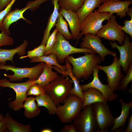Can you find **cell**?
Wrapping results in <instances>:
<instances>
[{
  "label": "cell",
  "mask_w": 132,
  "mask_h": 132,
  "mask_svg": "<svg viewBox=\"0 0 132 132\" xmlns=\"http://www.w3.org/2000/svg\"><path fill=\"white\" fill-rule=\"evenodd\" d=\"M85 53L84 55L77 58L69 55L66 58L72 65V72L78 80L88 79L93 75L94 68L101 62L100 56L96 54Z\"/></svg>",
  "instance_id": "obj_1"
},
{
  "label": "cell",
  "mask_w": 132,
  "mask_h": 132,
  "mask_svg": "<svg viewBox=\"0 0 132 132\" xmlns=\"http://www.w3.org/2000/svg\"><path fill=\"white\" fill-rule=\"evenodd\" d=\"M72 83L69 78L62 75L58 76L44 88L45 93L57 106L64 103L72 88Z\"/></svg>",
  "instance_id": "obj_2"
},
{
  "label": "cell",
  "mask_w": 132,
  "mask_h": 132,
  "mask_svg": "<svg viewBox=\"0 0 132 132\" xmlns=\"http://www.w3.org/2000/svg\"><path fill=\"white\" fill-rule=\"evenodd\" d=\"M64 103L57 106L55 114L62 122L71 123L81 111L83 101L77 96L69 94Z\"/></svg>",
  "instance_id": "obj_3"
},
{
  "label": "cell",
  "mask_w": 132,
  "mask_h": 132,
  "mask_svg": "<svg viewBox=\"0 0 132 132\" xmlns=\"http://www.w3.org/2000/svg\"><path fill=\"white\" fill-rule=\"evenodd\" d=\"M90 53L97 54L91 49L75 47L71 45L60 33L57 32L55 43L52 48L44 55L50 54H55L59 63H63L67 57L70 55L80 53Z\"/></svg>",
  "instance_id": "obj_4"
},
{
  "label": "cell",
  "mask_w": 132,
  "mask_h": 132,
  "mask_svg": "<svg viewBox=\"0 0 132 132\" xmlns=\"http://www.w3.org/2000/svg\"><path fill=\"white\" fill-rule=\"evenodd\" d=\"M45 64V63L41 62L33 67L20 68L11 65H6L0 63V70L11 71L14 73L12 75L3 74L11 81H21L25 78L35 81L42 73Z\"/></svg>",
  "instance_id": "obj_5"
},
{
  "label": "cell",
  "mask_w": 132,
  "mask_h": 132,
  "mask_svg": "<svg viewBox=\"0 0 132 132\" xmlns=\"http://www.w3.org/2000/svg\"><path fill=\"white\" fill-rule=\"evenodd\" d=\"M113 14L99 12L95 10L88 15L80 24L79 39L86 34L96 35L103 26V22L109 20Z\"/></svg>",
  "instance_id": "obj_6"
},
{
  "label": "cell",
  "mask_w": 132,
  "mask_h": 132,
  "mask_svg": "<svg viewBox=\"0 0 132 132\" xmlns=\"http://www.w3.org/2000/svg\"><path fill=\"white\" fill-rule=\"evenodd\" d=\"M93 111L97 127L96 132H108L109 128L113 124L115 117L112 114L107 102L93 104Z\"/></svg>",
  "instance_id": "obj_7"
},
{
  "label": "cell",
  "mask_w": 132,
  "mask_h": 132,
  "mask_svg": "<svg viewBox=\"0 0 132 132\" xmlns=\"http://www.w3.org/2000/svg\"><path fill=\"white\" fill-rule=\"evenodd\" d=\"M34 81L29 79L25 82L15 83L10 82L5 78L0 79V87L11 88L16 93L15 100L9 103V106L10 109L14 111H17L22 108L23 103L27 98V90L34 83Z\"/></svg>",
  "instance_id": "obj_8"
},
{
  "label": "cell",
  "mask_w": 132,
  "mask_h": 132,
  "mask_svg": "<svg viewBox=\"0 0 132 132\" xmlns=\"http://www.w3.org/2000/svg\"><path fill=\"white\" fill-rule=\"evenodd\" d=\"M82 109L73 120L77 132H96L97 127L93 112V104Z\"/></svg>",
  "instance_id": "obj_9"
},
{
  "label": "cell",
  "mask_w": 132,
  "mask_h": 132,
  "mask_svg": "<svg viewBox=\"0 0 132 132\" xmlns=\"http://www.w3.org/2000/svg\"><path fill=\"white\" fill-rule=\"evenodd\" d=\"M116 18V16L113 14L107 23L103 25L96 35L110 41H116L119 44L122 45L123 44L126 35L121 29L120 25L117 22Z\"/></svg>",
  "instance_id": "obj_10"
},
{
  "label": "cell",
  "mask_w": 132,
  "mask_h": 132,
  "mask_svg": "<svg viewBox=\"0 0 132 132\" xmlns=\"http://www.w3.org/2000/svg\"><path fill=\"white\" fill-rule=\"evenodd\" d=\"M112 63L105 66L98 65L96 67L106 74L108 85L114 91L120 90L121 80L124 77L121 71V66L117 55L114 56Z\"/></svg>",
  "instance_id": "obj_11"
},
{
  "label": "cell",
  "mask_w": 132,
  "mask_h": 132,
  "mask_svg": "<svg viewBox=\"0 0 132 132\" xmlns=\"http://www.w3.org/2000/svg\"><path fill=\"white\" fill-rule=\"evenodd\" d=\"M49 0H35L27 3L26 7L24 8L20 9H16L13 11H10L5 17L0 30L10 35L9 28L11 25L21 19L27 21L23 16L24 13L26 10L29 9H36L42 3Z\"/></svg>",
  "instance_id": "obj_12"
},
{
  "label": "cell",
  "mask_w": 132,
  "mask_h": 132,
  "mask_svg": "<svg viewBox=\"0 0 132 132\" xmlns=\"http://www.w3.org/2000/svg\"><path fill=\"white\" fill-rule=\"evenodd\" d=\"M84 35V37H81L83 41L80 44V48L88 49L95 51L99 54L101 61H104L106 55H110L113 56L116 55L115 52L109 50L104 45L100 37L96 35L87 33Z\"/></svg>",
  "instance_id": "obj_13"
},
{
  "label": "cell",
  "mask_w": 132,
  "mask_h": 132,
  "mask_svg": "<svg viewBox=\"0 0 132 132\" xmlns=\"http://www.w3.org/2000/svg\"><path fill=\"white\" fill-rule=\"evenodd\" d=\"M99 70L96 66L93 70L92 81L87 84L80 85L82 91H86L90 88H93L99 91L107 102H111L116 100L118 97V95L112 90L108 85L104 84L101 81L99 77Z\"/></svg>",
  "instance_id": "obj_14"
},
{
  "label": "cell",
  "mask_w": 132,
  "mask_h": 132,
  "mask_svg": "<svg viewBox=\"0 0 132 132\" xmlns=\"http://www.w3.org/2000/svg\"><path fill=\"white\" fill-rule=\"evenodd\" d=\"M111 47L117 48L120 55L119 60L123 72L126 73L130 66L132 64V42L130 41V36L126 35L123 44L120 46L116 42L110 41Z\"/></svg>",
  "instance_id": "obj_15"
},
{
  "label": "cell",
  "mask_w": 132,
  "mask_h": 132,
  "mask_svg": "<svg viewBox=\"0 0 132 132\" xmlns=\"http://www.w3.org/2000/svg\"><path fill=\"white\" fill-rule=\"evenodd\" d=\"M103 3L98 7V11L116 13L117 16L122 19L127 15L129 6L132 3V0L109 1Z\"/></svg>",
  "instance_id": "obj_16"
},
{
  "label": "cell",
  "mask_w": 132,
  "mask_h": 132,
  "mask_svg": "<svg viewBox=\"0 0 132 132\" xmlns=\"http://www.w3.org/2000/svg\"><path fill=\"white\" fill-rule=\"evenodd\" d=\"M59 12L67 22L73 39L77 40L78 43L80 33V23L77 12L62 8H60Z\"/></svg>",
  "instance_id": "obj_17"
},
{
  "label": "cell",
  "mask_w": 132,
  "mask_h": 132,
  "mask_svg": "<svg viewBox=\"0 0 132 132\" xmlns=\"http://www.w3.org/2000/svg\"><path fill=\"white\" fill-rule=\"evenodd\" d=\"M121 105V111L120 115L115 117L113 126L110 130L111 132H120L123 131L127 120L130 115V111L132 107V101L126 103L121 98L119 99Z\"/></svg>",
  "instance_id": "obj_18"
},
{
  "label": "cell",
  "mask_w": 132,
  "mask_h": 132,
  "mask_svg": "<svg viewBox=\"0 0 132 132\" xmlns=\"http://www.w3.org/2000/svg\"><path fill=\"white\" fill-rule=\"evenodd\" d=\"M28 45L26 40L16 48L12 49H0V63L5 65L6 62L10 61L14 64L13 59L16 54L21 56H23L26 53V50Z\"/></svg>",
  "instance_id": "obj_19"
},
{
  "label": "cell",
  "mask_w": 132,
  "mask_h": 132,
  "mask_svg": "<svg viewBox=\"0 0 132 132\" xmlns=\"http://www.w3.org/2000/svg\"><path fill=\"white\" fill-rule=\"evenodd\" d=\"M58 0H51L53 4V12L49 17L46 27L45 30L41 44L45 45L52 29L55 25L59 13L60 7L58 3Z\"/></svg>",
  "instance_id": "obj_20"
},
{
  "label": "cell",
  "mask_w": 132,
  "mask_h": 132,
  "mask_svg": "<svg viewBox=\"0 0 132 132\" xmlns=\"http://www.w3.org/2000/svg\"><path fill=\"white\" fill-rule=\"evenodd\" d=\"M53 66L45 64L42 73L34 83L44 88L58 76L57 73L52 70Z\"/></svg>",
  "instance_id": "obj_21"
},
{
  "label": "cell",
  "mask_w": 132,
  "mask_h": 132,
  "mask_svg": "<svg viewBox=\"0 0 132 132\" xmlns=\"http://www.w3.org/2000/svg\"><path fill=\"white\" fill-rule=\"evenodd\" d=\"M66 66V69L63 71V76L66 78H68L67 76H69L71 79L74 84V86L70 90L69 94L75 95L80 99L83 101L84 100V97L79 82L80 80H78L73 74L71 64L66 59L65 60Z\"/></svg>",
  "instance_id": "obj_22"
},
{
  "label": "cell",
  "mask_w": 132,
  "mask_h": 132,
  "mask_svg": "<svg viewBox=\"0 0 132 132\" xmlns=\"http://www.w3.org/2000/svg\"><path fill=\"white\" fill-rule=\"evenodd\" d=\"M84 100L82 108L85 106L98 102L107 101L101 93L97 89L90 88L83 91Z\"/></svg>",
  "instance_id": "obj_23"
},
{
  "label": "cell",
  "mask_w": 132,
  "mask_h": 132,
  "mask_svg": "<svg viewBox=\"0 0 132 132\" xmlns=\"http://www.w3.org/2000/svg\"><path fill=\"white\" fill-rule=\"evenodd\" d=\"M102 2V0H85L82 6L77 12L80 24Z\"/></svg>",
  "instance_id": "obj_24"
},
{
  "label": "cell",
  "mask_w": 132,
  "mask_h": 132,
  "mask_svg": "<svg viewBox=\"0 0 132 132\" xmlns=\"http://www.w3.org/2000/svg\"><path fill=\"white\" fill-rule=\"evenodd\" d=\"M35 101V97H34L27 98L23 104L22 108L24 109V114L28 119L32 118L37 116L41 113V110Z\"/></svg>",
  "instance_id": "obj_25"
},
{
  "label": "cell",
  "mask_w": 132,
  "mask_h": 132,
  "mask_svg": "<svg viewBox=\"0 0 132 132\" xmlns=\"http://www.w3.org/2000/svg\"><path fill=\"white\" fill-rule=\"evenodd\" d=\"M7 129L10 132H30L31 131L30 124L24 125L13 119L9 113L4 117Z\"/></svg>",
  "instance_id": "obj_26"
},
{
  "label": "cell",
  "mask_w": 132,
  "mask_h": 132,
  "mask_svg": "<svg viewBox=\"0 0 132 132\" xmlns=\"http://www.w3.org/2000/svg\"><path fill=\"white\" fill-rule=\"evenodd\" d=\"M30 59L31 60L29 62L31 63L42 62L48 65H54L63 71H65L66 69V65H61L59 64L58 62L56 56L54 54H50L47 55L33 57Z\"/></svg>",
  "instance_id": "obj_27"
},
{
  "label": "cell",
  "mask_w": 132,
  "mask_h": 132,
  "mask_svg": "<svg viewBox=\"0 0 132 132\" xmlns=\"http://www.w3.org/2000/svg\"><path fill=\"white\" fill-rule=\"evenodd\" d=\"M35 100L37 105L39 107L43 106L46 108L50 114H55L57 106L48 95L45 93L44 95L36 96Z\"/></svg>",
  "instance_id": "obj_28"
},
{
  "label": "cell",
  "mask_w": 132,
  "mask_h": 132,
  "mask_svg": "<svg viewBox=\"0 0 132 132\" xmlns=\"http://www.w3.org/2000/svg\"><path fill=\"white\" fill-rule=\"evenodd\" d=\"M55 25L58 32L61 34L66 40L73 39L71 33L69 30L67 22L60 12Z\"/></svg>",
  "instance_id": "obj_29"
},
{
  "label": "cell",
  "mask_w": 132,
  "mask_h": 132,
  "mask_svg": "<svg viewBox=\"0 0 132 132\" xmlns=\"http://www.w3.org/2000/svg\"><path fill=\"white\" fill-rule=\"evenodd\" d=\"M85 0H58L60 8H62L77 12Z\"/></svg>",
  "instance_id": "obj_30"
},
{
  "label": "cell",
  "mask_w": 132,
  "mask_h": 132,
  "mask_svg": "<svg viewBox=\"0 0 132 132\" xmlns=\"http://www.w3.org/2000/svg\"><path fill=\"white\" fill-rule=\"evenodd\" d=\"M45 46V45L41 44L34 49L28 51L27 55L21 56L19 58V59H22L27 57L31 58L42 56L44 54Z\"/></svg>",
  "instance_id": "obj_31"
},
{
  "label": "cell",
  "mask_w": 132,
  "mask_h": 132,
  "mask_svg": "<svg viewBox=\"0 0 132 132\" xmlns=\"http://www.w3.org/2000/svg\"><path fill=\"white\" fill-rule=\"evenodd\" d=\"M126 75L123 77L120 81V90L125 91L127 89L128 86L132 81V64L129 67Z\"/></svg>",
  "instance_id": "obj_32"
},
{
  "label": "cell",
  "mask_w": 132,
  "mask_h": 132,
  "mask_svg": "<svg viewBox=\"0 0 132 132\" xmlns=\"http://www.w3.org/2000/svg\"><path fill=\"white\" fill-rule=\"evenodd\" d=\"M45 93L44 88L36 83H34L28 89L26 95L27 96L33 95L37 96L44 95Z\"/></svg>",
  "instance_id": "obj_33"
},
{
  "label": "cell",
  "mask_w": 132,
  "mask_h": 132,
  "mask_svg": "<svg viewBox=\"0 0 132 132\" xmlns=\"http://www.w3.org/2000/svg\"><path fill=\"white\" fill-rule=\"evenodd\" d=\"M14 40L5 32L1 31L0 33V48L3 46L11 45L13 44Z\"/></svg>",
  "instance_id": "obj_34"
},
{
  "label": "cell",
  "mask_w": 132,
  "mask_h": 132,
  "mask_svg": "<svg viewBox=\"0 0 132 132\" xmlns=\"http://www.w3.org/2000/svg\"><path fill=\"white\" fill-rule=\"evenodd\" d=\"M58 31L55 28L50 34L45 45L44 54L48 52L54 46L56 39L57 33Z\"/></svg>",
  "instance_id": "obj_35"
},
{
  "label": "cell",
  "mask_w": 132,
  "mask_h": 132,
  "mask_svg": "<svg viewBox=\"0 0 132 132\" xmlns=\"http://www.w3.org/2000/svg\"><path fill=\"white\" fill-rule=\"evenodd\" d=\"M130 20H124V26H120L121 30L128 34L132 38V17Z\"/></svg>",
  "instance_id": "obj_36"
},
{
  "label": "cell",
  "mask_w": 132,
  "mask_h": 132,
  "mask_svg": "<svg viewBox=\"0 0 132 132\" xmlns=\"http://www.w3.org/2000/svg\"><path fill=\"white\" fill-rule=\"evenodd\" d=\"M15 0H12L4 9L0 12V28L5 17L10 11L12 7Z\"/></svg>",
  "instance_id": "obj_37"
},
{
  "label": "cell",
  "mask_w": 132,
  "mask_h": 132,
  "mask_svg": "<svg viewBox=\"0 0 132 132\" xmlns=\"http://www.w3.org/2000/svg\"><path fill=\"white\" fill-rule=\"evenodd\" d=\"M61 132H77L73 123L69 124H66L62 128Z\"/></svg>",
  "instance_id": "obj_38"
},
{
  "label": "cell",
  "mask_w": 132,
  "mask_h": 132,
  "mask_svg": "<svg viewBox=\"0 0 132 132\" xmlns=\"http://www.w3.org/2000/svg\"><path fill=\"white\" fill-rule=\"evenodd\" d=\"M124 132H132V114L129 117L128 126L126 129L123 131Z\"/></svg>",
  "instance_id": "obj_39"
},
{
  "label": "cell",
  "mask_w": 132,
  "mask_h": 132,
  "mask_svg": "<svg viewBox=\"0 0 132 132\" xmlns=\"http://www.w3.org/2000/svg\"><path fill=\"white\" fill-rule=\"evenodd\" d=\"M12 0H0V12L4 9Z\"/></svg>",
  "instance_id": "obj_40"
},
{
  "label": "cell",
  "mask_w": 132,
  "mask_h": 132,
  "mask_svg": "<svg viewBox=\"0 0 132 132\" xmlns=\"http://www.w3.org/2000/svg\"><path fill=\"white\" fill-rule=\"evenodd\" d=\"M7 129L5 120L0 121V132H5Z\"/></svg>",
  "instance_id": "obj_41"
},
{
  "label": "cell",
  "mask_w": 132,
  "mask_h": 132,
  "mask_svg": "<svg viewBox=\"0 0 132 132\" xmlns=\"http://www.w3.org/2000/svg\"><path fill=\"white\" fill-rule=\"evenodd\" d=\"M41 132H53V131L51 129L49 128H45L41 130Z\"/></svg>",
  "instance_id": "obj_42"
},
{
  "label": "cell",
  "mask_w": 132,
  "mask_h": 132,
  "mask_svg": "<svg viewBox=\"0 0 132 132\" xmlns=\"http://www.w3.org/2000/svg\"><path fill=\"white\" fill-rule=\"evenodd\" d=\"M127 15L131 17H132V8L131 7L129 8L127 12Z\"/></svg>",
  "instance_id": "obj_43"
},
{
  "label": "cell",
  "mask_w": 132,
  "mask_h": 132,
  "mask_svg": "<svg viewBox=\"0 0 132 132\" xmlns=\"http://www.w3.org/2000/svg\"><path fill=\"white\" fill-rule=\"evenodd\" d=\"M4 120V117L2 114L0 113V121L3 120Z\"/></svg>",
  "instance_id": "obj_44"
},
{
  "label": "cell",
  "mask_w": 132,
  "mask_h": 132,
  "mask_svg": "<svg viewBox=\"0 0 132 132\" xmlns=\"http://www.w3.org/2000/svg\"><path fill=\"white\" fill-rule=\"evenodd\" d=\"M122 0H102V2L109 1H121Z\"/></svg>",
  "instance_id": "obj_45"
}]
</instances>
